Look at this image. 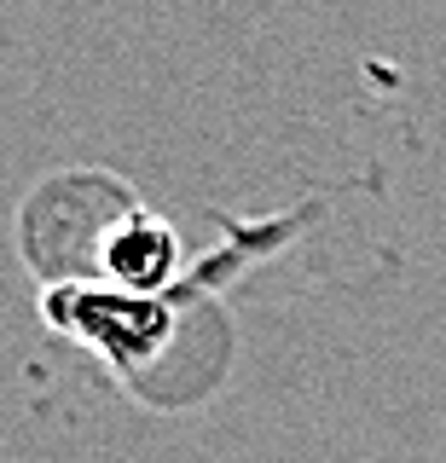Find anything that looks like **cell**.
<instances>
[{
  "label": "cell",
  "instance_id": "1",
  "mask_svg": "<svg viewBox=\"0 0 446 463\" xmlns=\"http://www.w3.org/2000/svg\"><path fill=\"white\" fill-rule=\"evenodd\" d=\"M47 325L59 336H76L99 347L117 371H134L163 354L175 336V307L168 296H134V289H93V284H64L47 289Z\"/></svg>",
  "mask_w": 446,
  "mask_h": 463
},
{
  "label": "cell",
  "instance_id": "2",
  "mask_svg": "<svg viewBox=\"0 0 446 463\" xmlns=\"http://www.w3.org/2000/svg\"><path fill=\"white\" fill-rule=\"evenodd\" d=\"M93 267L110 279V289H134V296H163L168 279L180 267V238L175 226H163L151 209L122 197L117 221H105L93 243Z\"/></svg>",
  "mask_w": 446,
  "mask_h": 463
}]
</instances>
